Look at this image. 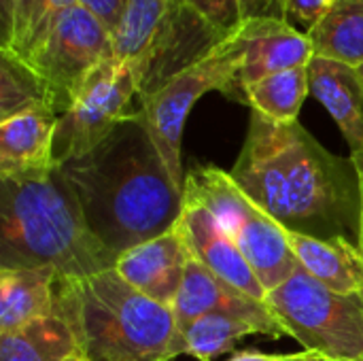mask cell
<instances>
[{"label": "cell", "mask_w": 363, "mask_h": 361, "mask_svg": "<svg viewBox=\"0 0 363 361\" xmlns=\"http://www.w3.org/2000/svg\"><path fill=\"white\" fill-rule=\"evenodd\" d=\"M236 36L242 47V62L238 72L240 89L268 74L298 68V66H308L311 60L315 57L308 36L296 30L285 19H274V17L245 19L238 26Z\"/></svg>", "instance_id": "13"}, {"label": "cell", "mask_w": 363, "mask_h": 361, "mask_svg": "<svg viewBox=\"0 0 363 361\" xmlns=\"http://www.w3.org/2000/svg\"><path fill=\"white\" fill-rule=\"evenodd\" d=\"M77 0H15L2 17L0 49L26 57Z\"/></svg>", "instance_id": "23"}, {"label": "cell", "mask_w": 363, "mask_h": 361, "mask_svg": "<svg viewBox=\"0 0 363 361\" xmlns=\"http://www.w3.org/2000/svg\"><path fill=\"white\" fill-rule=\"evenodd\" d=\"M302 361H338V360H330V357H323V355H319V353H306V357Z\"/></svg>", "instance_id": "31"}, {"label": "cell", "mask_w": 363, "mask_h": 361, "mask_svg": "<svg viewBox=\"0 0 363 361\" xmlns=\"http://www.w3.org/2000/svg\"><path fill=\"white\" fill-rule=\"evenodd\" d=\"M230 174L285 230L359 247L362 187L355 162L328 151L298 121L277 123L251 111Z\"/></svg>", "instance_id": "1"}, {"label": "cell", "mask_w": 363, "mask_h": 361, "mask_svg": "<svg viewBox=\"0 0 363 361\" xmlns=\"http://www.w3.org/2000/svg\"><path fill=\"white\" fill-rule=\"evenodd\" d=\"M285 236L296 262L315 281L340 294H363V253L357 245L289 230Z\"/></svg>", "instance_id": "17"}, {"label": "cell", "mask_w": 363, "mask_h": 361, "mask_svg": "<svg viewBox=\"0 0 363 361\" xmlns=\"http://www.w3.org/2000/svg\"><path fill=\"white\" fill-rule=\"evenodd\" d=\"M60 170L89 230L117 255L166 234L183 213V189L155 147L140 109L102 145Z\"/></svg>", "instance_id": "2"}, {"label": "cell", "mask_w": 363, "mask_h": 361, "mask_svg": "<svg viewBox=\"0 0 363 361\" xmlns=\"http://www.w3.org/2000/svg\"><path fill=\"white\" fill-rule=\"evenodd\" d=\"M140 98V83L134 68L117 57L106 60L85 81L74 102L60 115L53 160L62 166L83 157L102 145L134 111V98Z\"/></svg>", "instance_id": "9"}, {"label": "cell", "mask_w": 363, "mask_h": 361, "mask_svg": "<svg viewBox=\"0 0 363 361\" xmlns=\"http://www.w3.org/2000/svg\"><path fill=\"white\" fill-rule=\"evenodd\" d=\"M221 38L232 36L242 23L240 0H181Z\"/></svg>", "instance_id": "25"}, {"label": "cell", "mask_w": 363, "mask_h": 361, "mask_svg": "<svg viewBox=\"0 0 363 361\" xmlns=\"http://www.w3.org/2000/svg\"><path fill=\"white\" fill-rule=\"evenodd\" d=\"M334 0H285V21L302 34H308Z\"/></svg>", "instance_id": "26"}, {"label": "cell", "mask_w": 363, "mask_h": 361, "mask_svg": "<svg viewBox=\"0 0 363 361\" xmlns=\"http://www.w3.org/2000/svg\"><path fill=\"white\" fill-rule=\"evenodd\" d=\"M0 187V268L47 266L68 281L115 268L119 255L89 230L60 166Z\"/></svg>", "instance_id": "3"}, {"label": "cell", "mask_w": 363, "mask_h": 361, "mask_svg": "<svg viewBox=\"0 0 363 361\" xmlns=\"http://www.w3.org/2000/svg\"><path fill=\"white\" fill-rule=\"evenodd\" d=\"M60 115L49 106L28 109L0 121V179L43 174L55 168L53 145Z\"/></svg>", "instance_id": "15"}, {"label": "cell", "mask_w": 363, "mask_h": 361, "mask_svg": "<svg viewBox=\"0 0 363 361\" xmlns=\"http://www.w3.org/2000/svg\"><path fill=\"white\" fill-rule=\"evenodd\" d=\"M172 313H174L179 332L185 330L198 317L223 313V315L251 321L259 330V334H266L272 338L287 336L279 319L266 306V302L238 291L236 287H232L230 283L213 274L196 257H191L185 268V277L177 294V300L172 304Z\"/></svg>", "instance_id": "10"}, {"label": "cell", "mask_w": 363, "mask_h": 361, "mask_svg": "<svg viewBox=\"0 0 363 361\" xmlns=\"http://www.w3.org/2000/svg\"><path fill=\"white\" fill-rule=\"evenodd\" d=\"M36 106L53 109L47 85L21 57L0 49V121Z\"/></svg>", "instance_id": "24"}, {"label": "cell", "mask_w": 363, "mask_h": 361, "mask_svg": "<svg viewBox=\"0 0 363 361\" xmlns=\"http://www.w3.org/2000/svg\"><path fill=\"white\" fill-rule=\"evenodd\" d=\"M242 62V47L236 36H228L213 51H208L198 62L189 64L174 77H170L162 87L140 98L143 121L160 149L174 183L185 189V177L181 162L183 130L194 104L208 91H221L232 100L245 104V96L238 83Z\"/></svg>", "instance_id": "7"}, {"label": "cell", "mask_w": 363, "mask_h": 361, "mask_svg": "<svg viewBox=\"0 0 363 361\" xmlns=\"http://www.w3.org/2000/svg\"><path fill=\"white\" fill-rule=\"evenodd\" d=\"M259 334V330L247 321L223 313L198 317L185 330L177 332L174 355H189L198 361H213L215 357L232 351L238 340Z\"/></svg>", "instance_id": "22"}, {"label": "cell", "mask_w": 363, "mask_h": 361, "mask_svg": "<svg viewBox=\"0 0 363 361\" xmlns=\"http://www.w3.org/2000/svg\"><path fill=\"white\" fill-rule=\"evenodd\" d=\"M185 196L204 204L234 245L240 249L266 294L279 287L298 268L287 245L285 228L274 221L228 170L217 166H196L185 177Z\"/></svg>", "instance_id": "6"}, {"label": "cell", "mask_w": 363, "mask_h": 361, "mask_svg": "<svg viewBox=\"0 0 363 361\" xmlns=\"http://www.w3.org/2000/svg\"><path fill=\"white\" fill-rule=\"evenodd\" d=\"M242 94L245 104L262 117L277 123H294L298 121L300 109L311 94L308 66L268 74L255 83L245 85Z\"/></svg>", "instance_id": "21"}, {"label": "cell", "mask_w": 363, "mask_h": 361, "mask_svg": "<svg viewBox=\"0 0 363 361\" xmlns=\"http://www.w3.org/2000/svg\"><path fill=\"white\" fill-rule=\"evenodd\" d=\"M70 361H87L83 355H79V357H74V360H70Z\"/></svg>", "instance_id": "33"}, {"label": "cell", "mask_w": 363, "mask_h": 361, "mask_svg": "<svg viewBox=\"0 0 363 361\" xmlns=\"http://www.w3.org/2000/svg\"><path fill=\"white\" fill-rule=\"evenodd\" d=\"M306 36L315 55L363 66V0H334Z\"/></svg>", "instance_id": "20"}, {"label": "cell", "mask_w": 363, "mask_h": 361, "mask_svg": "<svg viewBox=\"0 0 363 361\" xmlns=\"http://www.w3.org/2000/svg\"><path fill=\"white\" fill-rule=\"evenodd\" d=\"M359 70H362V74H363V66H359Z\"/></svg>", "instance_id": "34"}, {"label": "cell", "mask_w": 363, "mask_h": 361, "mask_svg": "<svg viewBox=\"0 0 363 361\" xmlns=\"http://www.w3.org/2000/svg\"><path fill=\"white\" fill-rule=\"evenodd\" d=\"M191 257L189 245L174 223L166 234L123 251L117 257L115 270L134 289L157 304L172 309Z\"/></svg>", "instance_id": "12"}, {"label": "cell", "mask_w": 363, "mask_h": 361, "mask_svg": "<svg viewBox=\"0 0 363 361\" xmlns=\"http://www.w3.org/2000/svg\"><path fill=\"white\" fill-rule=\"evenodd\" d=\"M77 4L91 13L113 34L123 17L128 0H77Z\"/></svg>", "instance_id": "27"}, {"label": "cell", "mask_w": 363, "mask_h": 361, "mask_svg": "<svg viewBox=\"0 0 363 361\" xmlns=\"http://www.w3.org/2000/svg\"><path fill=\"white\" fill-rule=\"evenodd\" d=\"M266 306L304 351L338 361H363V294H340L300 264L266 294Z\"/></svg>", "instance_id": "5"}, {"label": "cell", "mask_w": 363, "mask_h": 361, "mask_svg": "<svg viewBox=\"0 0 363 361\" xmlns=\"http://www.w3.org/2000/svg\"><path fill=\"white\" fill-rule=\"evenodd\" d=\"M111 57H115L111 32L91 13L74 4L21 60L43 79L55 113L62 115L94 70Z\"/></svg>", "instance_id": "8"}, {"label": "cell", "mask_w": 363, "mask_h": 361, "mask_svg": "<svg viewBox=\"0 0 363 361\" xmlns=\"http://www.w3.org/2000/svg\"><path fill=\"white\" fill-rule=\"evenodd\" d=\"M177 226L185 236L191 255L200 264H204L213 274H217L238 291L266 302V289L259 283L257 274L204 204L183 194V213Z\"/></svg>", "instance_id": "11"}, {"label": "cell", "mask_w": 363, "mask_h": 361, "mask_svg": "<svg viewBox=\"0 0 363 361\" xmlns=\"http://www.w3.org/2000/svg\"><path fill=\"white\" fill-rule=\"evenodd\" d=\"M79 355L72 328L57 315L0 334V361H70Z\"/></svg>", "instance_id": "19"}, {"label": "cell", "mask_w": 363, "mask_h": 361, "mask_svg": "<svg viewBox=\"0 0 363 361\" xmlns=\"http://www.w3.org/2000/svg\"><path fill=\"white\" fill-rule=\"evenodd\" d=\"M55 315L74 332L87 361H174L172 309L147 298L119 272L60 279Z\"/></svg>", "instance_id": "4"}, {"label": "cell", "mask_w": 363, "mask_h": 361, "mask_svg": "<svg viewBox=\"0 0 363 361\" xmlns=\"http://www.w3.org/2000/svg\"><path fill=\"white\" fill-rule=\"evenodd\" d=\"M311 94L328 109L351 153L363 151V74L357 66L315 55L308 64Z\"/></svg>", "instance_id": "16"}, {"label": "cell", "mask_w": 363, "mask_h": 361, "mask_svg": "<svg viewBox=\"0 0 363 361\" xmlns=\"http://www.w3.org/2000/svg\"><path fill=\"white\" fill-rule=\"evenodd\" d=\"M242 21L253 17L285 19V0H240Z\"/></svg>", "instance_id": "28"}, {"label": "cell", "mask_w": 363, "mask_h": 361, "mask_svg": "<svg viewBox=\"0 0 363 361\" xmlns=\"http://www.w3.org/2000/svg\"><path fill=\"white\" fill-rule=\"evenodd\" d=\"M60 274L53 268H0V334L55 315Z\"/></svg>", "instance_id": "18"}, {"label": "cell", "mask_w": 363, "mask_h": 361, "mask_svg": "<svg viewBox=\"0 0 363 361\" xmlns=\"http://www.w3.org/2000/svg\"><path fill=\"white\" fill-rule=\"evenodd\" d=\"M185 4L181 0H128L113 38L115 57L130 64L143 83L145 70L174 34Z\"/></svg>", "instance_id": "14"}, {"label": "cell", "mask_w": 363, "mask_h": 361, "mask_svg": "<svg viewBox=\"0 0 363 361\" xmlns=\"http://www.w3.org/2000/svg\"><path fill=\"white\" fill-rule=\"evenodd\" d=\"M351 160L355 162L357 174H359V187H362V232H359V249L363 253V151L359 153H351Z\"/></svg>", "instance_id": "30"}, {"label": "cell", "mask_w": 363, "mask_h": 361, "mask_svg": "<svg viewBox=\"0 0 363 361\" xmlns=\"http://www.w3.org/2000/svg\"><path fill=\"white\" fill-rule=\"evenodd\" d=\"M306 353L308 351L281 355V353H262V351H255V349H247V351L234 353L228 361H302L306 357Z\"/></svg>", "instance_id": "29"}, {"label": "cell", "mask_w": 363, "mask_h": 361, "mask_svg": "<svg viewBox=\"0 0 363 361\" xmlns=\"http://www.w3.org/2000/svg\"><path fill=\"white\" fill-rule=\"evenodd\" d=\"M13 4H15V0H2V13H0V15L4 17V15L13 9Z\"/></svg>", "instance_id": "32"}]
</instances>
